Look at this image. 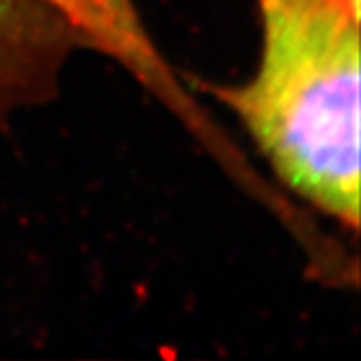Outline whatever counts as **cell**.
Returning a JSON list of instances; mask_svg holds the SVG:
<instances>
[{"label":"cell","mask_w":361,"mask_h":361,"mask_svg":"<svg viewBox=\"0 0 361 361\" xmlns=\"http://www.w3.org/2000/svg\"><path fill=\"white\" fill-rule=\"evenodd\" d=\"M257 11L255 74L216 96L283 185L357 231L361 0H257Z\"/></svg>","instance_id":"6da1fadb"},{"label":"cell","mask_w":361,"mask_h":361,"mask_svg":"<svg viewBox=\"0 0 361 361\" xmlns=\"http://www.w3.org/2000/svg\"><path fill=\"white\" fill-rule=\"evenodd\" d=\"M37 3L57 16L72 33L81 35L90 46L122 66L137 83L174 111L188 128H192L204 146L218 150L224 144V137L180 85L172 66L152 42L135 0H37Z\"/></svg>","instance_id":"7a4b0ae2"},{"label":"cell","mask_w":361,"mask_h":361,"mask_svg":"<svg viewBox=\"0 0 361 361\" xmlns=\"http://www.w3.org/2000/svg\"><path fill=\"white\" fill-rule=\"evenodd\" d=\"M63 31L70 29L37 0H0V111L46 83Z\"/></svg>","instance_id":"3957f363"}]
</instances>
